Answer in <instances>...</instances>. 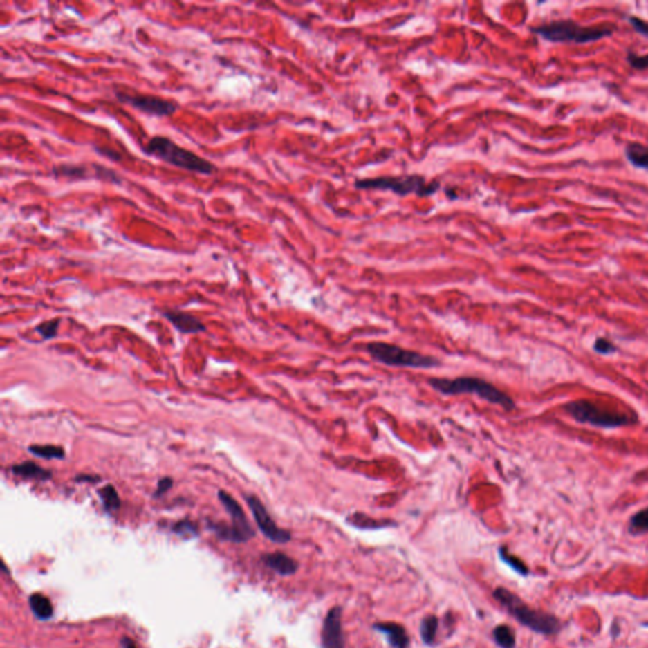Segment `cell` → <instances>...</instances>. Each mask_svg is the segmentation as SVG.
<instances>
[{"label":"cell","mask_w":648,"mask_h":648,"mask_svg":"<svg viewBox=\"0 0 648 648\" xmlns=\"http://www.w3.org/2000/svg\"><path fill=\"white\" fill-rule=\"evenodd\" d=\"M628 22L632 26L637 33H640L642 36L648 38V22L643 21L642 18H638V17H634V15H631L628 17Z\"/></svg>","instance_id":"cell-31"},{"label":"cell","mask_w":648,"mask_h":648,"mask_svg":"<svg viewBox=\"0 0 648 648\" xmlns=\"http://www.w3.org/2000/svg\"><path fill=\"white\" fill-rule=\"evenodd\" d=\"M347 523L358 529H364V530H375V529L389 528V527H395L396 523L389 519H375L364 513H353L347 518Z\"/></svg>","instance_id":"cell-16"},{"label":"cell","mask_w":648,"mask_h":648,"mask_svg":"<svg viewBox=\"0 0 648 648\" xmlns=\"http://www.w3.org/2000/svg\"><path fill=\"white\" fill-rule=\"evenodd\" d=\"M629 530L633 535H643L648 532V507L637 512L629 521Z\"/></svg>","instance_id":"cell-26"},{"label":"cell","mask_w":648,"mask_h":648,"mask_svg":"<svg viewBox=\"0 0 648 648\" xmlns=\"http://www.w3.org/2000/svg\"><path fill=\"white\" fill-rule=\"evenodd\" d=\"M12 472L17 476L23 477V479H32V480H39L45 481L53 477V472L48 470L44 469L38 466L37 463L32 461L22 462L15 465L12 468Z\"/></svg>","instance_id":"cell-17"},{"label":"cell","mask_w":648,"mask_h":648,"mask_svg":"<svg viewBox=\"0 0 648 648\" xmlns=\"http://www.w3.org/2000/svg\"><path fill=\"white\" fill-rule=\"evenodd\" d=\"M492 596L521 626L544 636L559 633L561 629L559 619L548 613L530 608L510 590L499 586L492 591Z\"/></svg>","instance_id":"cell-1"},{"label":"cell","mask_w":648,"mask_h":648,"mask_svg":"<svg viewBox=\"0 0 648 648\" xmlns=\"http://www.w3.org/2000/svg\"><path fill=\"white\" fill-rule=\"evenodd\" d=\"M122 647H123V648H137V647H136V643H134V642L132 641V640H129V638H128V637H126V638H123V640H122Z\"/></svg>","instance_id":"cell-34"},{"label":"cell","mask_w":648,"mask_h":648,"mask_svg":"<svg viewBox=\"0 0 648 648\" xmlns=\"http://www.w3.org/2000/svg\"><path fill=\"white\" fill-rule=\"evenodd\" d=\"M594 350L600 355H611V353L617 352V347L609 340L598 338L594 342Z\"/></svg>","instance_id":"cell-30"},{"label":"cell","mask_w":648,"mask_h":648,"mask_svg":"<svg viewBox=\"0 0 648 648\" xmlns=\"http://www.w3.org/2000/svg\"><path fill=\"white\" fill-rule=\"evenodd\" d=\"M429 385L442 395H476L485 402L499 405L508 411L515 408V400L509 395L492 385V382L479 378L462 376L456 379H431Z\"/></svg>","instance_id":"cell-3"},{"label":"cell","mask_w":648,"mask_h":648,"mask_svg":"<svg viewBox=\"0 0 648 648\" xmlns=\"http://www.w3.org/2000/svg\"><path fill=\"white\" fill-rule=\"evenodd\" d=\"M172 485H174V480H172V477H164V479H161V480L158 481V484H157V489L155 494H154V498L163 497L164 494H166V492L172 489Z\"/></svg>","instance_id":"cell-32"},{"label":"cell","mask_w":648,"mask_h":648,"mask_svg":"<svg viewBox=\"0 0 648 648\" xmlns=\"http://www.w3.org/2000/svg\"><path fill=\"white\" fill-rule=\"evenodd\" d=\"M366 351L375 361L390 367L432 369L441 365L438 358L427 356L414 351L405 350L393 343H369L366 346Z\"/></svg>","instance_id":"cell-5"},{"label":"cell","mask_w":648,"mask_h":648,"mask_svg":"<svg viewBox=\"0 0 648 648\" xmlns=\"http://www.w3.org/2000/svg\"><path fill=\"white\" fill-rule=\"evenodd\" d=\"M30 454L45 459V460H61L65 457V451L60 446H53V445H33L28 447Z\"/></svg>","instance_id":"cell-23"},{"label":"cell","mask_w":648,"mask_h":648,"mask_svg":"<svg viewBox=\"0 0 648 648\" xmlns=\"http://www.w3.org/2000/svg\"><path fill=\"white\" fill-rule=\"evenodd\" d=\"M172 530L179 535V536H196L198 535V526L190 521H178L176 524H174L172 527Z\"/></svg>","instance_id":"cell-28"},{"label":"cell","mask_w":648,"mask_h":648,"mask_svg":"<svg viewBox=\"0 0 648 648\" xmlns=\"http://www.w3.org/2000/svg\"><path fill=\"white\" fill-rule=\"evenodd\" d=\"M245 499L247 501V506L251 509L252 515L257 527L260 528L262 535L270 539L274 544H288L291 541V533L286 529L280 528L275 521L268 515V509L262 504L257 497L254 495H246Z\"/></svg>","instance_id":"cell-9"},{"label":"cell","mask_w":648,"mask_h":648,"mask_svg":"<svg viewBox=\"0 0 648 648\" xmlns=\"http://www.w3.org/2000/svg\"><path fill=\"white\" fill-rule=\"evenodd\" d=\"M262 562L280 576H293L299 570L298 562L283 552L266 553L262 556Z\"/></svg>","instance_id":"cell-14"},{"label":"cell","mask_w":648,"mask_h":648,"mask_svg":"<svg viewBox=\"0 0 648 648\" xmlns=\"http://www.w3.org/2000/svg\"><path fill=\"white\" fill-rule=\"evenodd\" d=\"M499 559L507 565V566L510 567L512 570H515V573L521 576H527L529 574V570L527 568V566L521 562V559H517L513 555H510L508 552L506 547H500L499 551Z\"/></svg>","instance_id":"cell-25"},{"label":"cell","mask_w":648,"mask_h":648,"mask_svg":"<svg viewBox=\"0 0 648 648\" xmlns=\"http://www.w3.org/2000/svg\"><path fill=\"white\" fill-rule=\"evenodd\" d=\"M115 95L120 103L129 105L140 112L155 115V117H169L179 109L178 102L157 97V95H151V94L117 91Z\"/></svg>","instance_id":"cell-8"},{"label":"cell","mask_w":648,"mask_h":648,"mask_svg":"<svg viewBox=\"0 0 648 648\" xmlns=\"http://www.w3.org/2000/svg\"><path fill=\"white\" fill-rule=\"evenodd\" d=\"M209 528L212 529L216 536L224 541H230L234 544H242L246 542V537L243 536L239 529L234 528L233 526H227L223 523H209Z\"/></svg>","instance_id":"cell-20"},{"label":"cell","mask_w":648,"mask_h":648,"mask_svg":"<svg viewBox=\"0 0 648 648\" xmlns=\"http://www.w3.org/2000/svg\"><path fill=\"white\" fill-rule=\"evenodd\" d=\"M627 62L633 67V68H637V70H645V68H648V55H645V56H640L637 53H627Z\"/></svg>","instance_id":"cell-29"},{"label":"cell","mask_w":648,"mask_h":648,"mask_svg":"<svg viewBox=\"0 0 648 648\" xmlns=\"http://www.w3.org/2000/svg\"><path fill=\"white\" fill-rule=\"evenodd\" d=\"M99 497L102 499V503H103V507H104L105 510L108 512H114V510H118L120 508V498L118 495V492L117 489L113 486V485H107L104 488H102L99 492Z\"/></svg>","instance_id":"cell-24"},{"label":"cell","mask_w":648,"mask_h":648,"mask_svg":"<svg viewBox=\"0 0 648 648\" xmlns=\"http://www.w3.org/2000/svg\"><path fill=\"white\" fill-rule=\"evenodd\" d=\"M628 163L641 170H648V146L640 142H632L626 147Z\"/></svg>","instance_id":"cell-18"},{"label":"cell","mask_w":648,"mask_h":648,"mask_svg":"<svg viewBox=\"0 0 648 648\" xmlns=\"http://www.w3.org/2000/svg\"><path fill=\"white\" fill-rule=\"evenodd\" d=\"M30 607L33 614L38 619H50L53 617V608L51 602L42 594H33L30 596Z\"/></svg>","instance_id":"cell-21"},{"label":"cell","mask_w":648,"mask_h":648,"mask_svg":"<svg viewBox=\"0 0 648 648\" xmlns=\"http://www.w3.org/2000/svg\"><path fill=\"white\" fill-rule=\"evenodd\" d=\"M218 498L221 500L222 506L225 508V510L228 512V515H231L232 526L234 528L239 529V532L246 537L247 541L251 539L254 536V528L251 527V524L247 519L243 509L239 506V501L234 499L233 497H231L228 492H223V490L218 492Z\"/></svg>","instance_id":"cell-12"},{"label":"cell","mask_w":648,"mask_h":648,"mask_svg":"<svg viewBox=\"0 0 648 648\" xmlns=\"http://www.w3.org/2000/svg\"><path fill=\"white\" fill-rule=\"evenodd\" d=\"M163 314L165 318L169 320L170 323H172V326L181 333L189 335V333H199L205 331V326L190 314L183 313L178 311H169Z\"/></svg>","instance_id":"cell-15"},{"label":"cell","mask_w":648,"mask_h":648,"mask_svg":"<svg viewBox=\"0 0 648 648\" xmlns=\"http://www.w3.org/2000/svg\"><path fill=\"white\" fill-rule=\"evenodd\" d=\"M358 189H380L391 190L396 194L408 195L416 193L418 195H431L440 187L438 183L427 184L423 176L410 175V176H381L375 179L360 180L356 183Z\"/></svg>","instance_id":"cell-7"},{"label":"cell","mask_w":648,"mask_h":648,"mask_svg":"<svg viewBox=\"0 0 648 648\" xmlns=\"http://www.w3.org/2000/svg\"><path fill=\"white\" fill-rule=\"evenodd\" d=\"M566 411L576 422L599 428H620L634 425L637 418L629 417L623 413L602 409L589 400H575L566 405Z\"/></svg>","instance_id":"cell-6"},{"label":"cell","mask_w":648,"mask_h":648,"mask_svg":"<svg viewBox=\"0 0 648 648\" xmlns=\"http://www.w3.org/2000/svg\"><path fill=\"white\" fill-rule=\"evenodd\" d=\"M76 480H77V481H85V480H86L88 483H98L100 479L97 476H93V475H79V476H76Z\"/></svg>","instance_id":"cell-33"},{"label":"cell","mask_w":648,"mask_h":648,"mask_svg":"<svg viewBox=\"0 0 648 648\" xmlns=\"http://www.w3.org/2000/svg\"><path fill=\"white\" fill-rule=\"evenodd\" d=\"M143 151L149 156L156 157L166 164L172 165L189 172L212 175L213 172H216V166L207 158L196 155L190 149L181 147L165 136L152 137L143 146Z\"/></svg>","instance_id":"cell-2"},{"label":"cell","mask_w":648,"mask_h":648,"mask_svg":"<svg viewBox=\"0 0 648 648\" xmlns=\"http://www.w3.org/2000/svg\"><path fill=\"white\" fill-rule=\"evenodd\" d=\"M532 30L550 42L559 44H588L599 41L602 38L611 37L615 28L611 26H595L582 27L579 23L562 19L544 23L533 27Z\"/></svg>","instance_id":"cell-4"},{"label":"cell","mask_w":648,"mask_h":648,"mask_svg":"<svg viewBox=\"0 0 648 648\" xmlns=\"http://www.w3.org/2000/svg\"><path fill=\"white\" fill-rule=\"evenodd\" d=\"M438 624H440V620L436 615H427L422 619L420 626H419V634L425 646L434 645L437 638V632H438Z\"/></svg>","instance_id":"cell-19"},{"label":"cell","mask_w":648,"mask_h":648,"mask_svg":"<svg viewBox=\"0 0 648 648\" xmlns=\"http://www.w3.org/2000/svg\"><path fill=\"white\" fill-rule=\"evenodd\" d=\"M342 613L341 607H333L327 611L322 627V648H344Z\"/></svg>","instance_id":"cell-11"},{"label":"cell","mask_w":648,"mask_h":648,"mask_svg":"<svg viewBox=\"0 0 648 648\" xmlns=\"http://www.w3.org/2000/svg\"><path fill=\"white\" fill-rule=\"evenodd\" d=\"M53 178L57 179H70V180H86L95 178V179L105 180V181H112V183H120V178L115 172L107 169L104 166L99 165H74V164H60L53 166Z\"/></svg>","instance_id":"cell-10"},{"label":"cell","mask_w":648,"mask_h":648,"mask_svg":"<svg viewBox=\"0 0 648 648\" xmlns=\"http://www.w3.org/2000/svg\"><path fill=\"white\" fill-rule=\"evenodd\" d=\"M373 629L385 637V640L388 642L390 647L409 648V636L407 633L405 628L400 626V624L391 623V622H387V623H375L373 626Z\"/></svg>","instance_id":"cell-13"},{"label":"cell","mask_w":648,"mask_h":648,"mask_svg":"<svg viewBox=\"0 0 648 648\" xmlns=\"http://www.w3.org/2000/svg\"><path fill=\"white\" fill-rule=\"evenodd\" d=\"M60 326L59 320H51V321L44 322L39 326H37L36 331L39 335L44 337V340H53L57 335V329Z\"/></svg>","instance_id":"cell-27"},{"label":"cell","mask_w":648,"mask_h":648,"mask_svg":"<svg viewBox=\"0 0 648 648\" xmlns=\"http://www.w3.org/2000/svg\"><path fill=\"white\" fill-rule=\"evenodd\" d=\"M492 640L499 648H515L517 646L515 631L507 624H499L494 628Z\"/></svg>","instance_id":"cell-22"}]
</instances>
